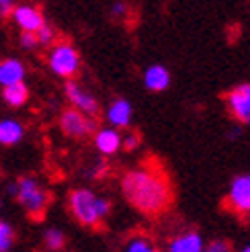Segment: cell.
Returning <instances> with one entry per match:
<instances>
[{"instance_id": "cell-21", "label": "cell", "mask_w": 250, "mask_h": 252, "mask_svg": "<svg viewBox=\"0 0 250 252\" xmlns=\"http://www.w3.org/2000/svg\"><path fill=\"white\" fill-rule=\"evenodd\" d=\"M205 252H232V244L228 240H214L207 244Z\"/></svg>"}, {"instance_id": "cell-11", "label": "cell", "mask_w": 250, "mask_h": 252, "mask_svg": "<svg viewBox=\"0 0 250 252\" xmlns=\"http://www.w3.org/2000/svg\"><path fill=\"white\" fill-rule=\"evenodd\" d=\"M144 82L150 91H166L168 84H170V72L164 68V66H150L146 70V76H144Z\"/></svg>"}, {"instance_id": "cell-14", "label": "cell", "mask_w": 250, "mask_h": 252, "mask_svg": "<svg viewBox=\"0 0 250 252\" xmlns=\"http://www.w3.org/2000/svg\"><path fill=\"white\" fill-rule=\"evenodd\" d=\"M107 117H109V121L113 125H117V127H127L129 119H131V107H129V103H127V100H123V98H117L115 103L109 107Z\"/></svg>"}, {"instance_id": "cell-12", "label": "cell", "mask_w": 250, "mask_h": 252, "mask_svg": "<svg viewBox=\"0 0 250 252\" xmlns=\"http://www.w3.org/2000/svg\"><path fill=\"white\" fill-rule=\"evenodd\" d=\"M168 252H203V240H201V236L195 232L183 234L170 242Z\"/></svg>"}, {"instance_id": "cell-15", "label": "cell", "mask_w": 250, "mask_h": 252, "mask_svg": "<svg viewBox=\"0 0 250 252\" xmlns=\"http://www.w3.org/2000/svg\"><path fill=\"white\" fill-rule=\"evenodd\" d=\"M23 140V125L6 119V121H0V144L2 146H15Z\"/></svg>"}, {"instance_id": "cell-6", "label": "cell", "mask_w": 250, "mask_h": 252, "mask_svg": "<svg viewBox=\"0 0 250 252\" xmlns=\"http://www.w3.org/2000/svg\"><path fill=\"white\" fill-rule=\"evenodd\" d=\"M226 203L238 216H250V174H240L232 181Z\"/></svg>"}, {"instance_id": "cell-2", "label": "cell", "mask_w": 250, "mask_h": 252, "mask_svg": "<svg viewBox=\"0 0 250 252\" xmlns=\"http://www.w3.org/2000/svg\"><path fill=\"white\" fill-rule=\"evenodd\" d=\"M72 216L86 228H101L103 220L109 216L111 203L103 197H96L89 189H74L68 197Z\"/></svg>"}, {"instance_id": "cell-10", "label": "cell", "mask_w": 250, "mask_h": 252, "mask_svg": "<svg viewBox=\"0 0 250 252\" xmlns=\"http://www.w3.org/2000/svg\"><path fill=\"white\" fill-rule=\"evenodd\" d=\"M23 76H25V66L21 64L19 60H2L0 62V84L2 86H15V84H21L23 82Z\"/></svg>"}, {"instance_id": "cell-1", "label": "cell", "mask_w": 250, "mask_h": 252, "mask_svg": "<svg viewBox=\"0 0 250 252\" xmlns=\"http://www.w3.org/2000/svg\"><path fill=\"white\" fill-rule=\"evenodd\" d=\"M121 191L127 203L144 216H160L168 211L174 199L168 174L150 164L125 172L121 179Z\"/></svg>"}, {"instance_id": "cell-22", "label": "cell", "mask_w": 250, "mask_h": 252, "mask_svg": "<svg viewBox=\"0 0 250 252\" xmlns=\"http://www.w3.org/2000/svg\"><path fill=\"white\" fill-rule=\"evenodd\" d=\"M21 45L25 49H33L39 45V41H37V35L35 33H21Z\"/></svg>"}, {"instance_id": "cell-18", "label": "cell", "mask_w": 250, "mask_h": 252, "mask_svg": "<svg viewBox=\"0 0 250 252\" xmlns=\"http://www.w3.org/2000/svg\"><path fill=\"white\" fill-rule=\"evenodd\" d=\"M12 240H15V230L10 228V223L0 221V252H8Z\"/></svg>"}, {"instance_id": "cell-7", "label": "cell", "mask_w": 250, "mask_h": 252, "mask_svg": "<svg viewBox=\"0 0 250 252\" xmlns=\"http://www.w3.org/2000/svg\"><path fill=\"white\" fill-rule=\"evenodd\" d=\"M226 107L236 121L250 123V84H240L232 88L226 94Z\"/></svg>"}, {"instance_id": "cell-25", "label": "cell", "mask_w": 250, "mask_h": 252, "mask_svg": "<svg viewBox=\"0 0 250 252\" xmlns=\"http://www.w3.org/2000/svg\"><path fill=\"white\" fill-rule=\"evenodd\" d=\"M242 252H250V246H246V248H244V250H242Z\"/></svg>"}, {"instance_id": "cell-3", "label": "cell", "mask_w": 250, "mask_h": 252, "mask_svg": "<svg viewBox=\"0 0 250 252\" xmlns=\"http://www.w3.org/2000/svg\"><path fill=\"white\" fill-rule=\"evenodd\" d=\"M8 191L25 209H27V213L33 220L41 221L45 218V211L49 205V193L33 179V176H21L17 183H12L8 187Z\"/></svg>"}, {"instance_id": "cell-24", "label": "cell", "mask_w": 250, "mask_h": 252, "mask_svg": "<svg viewBox=\"0 0 250 252\" xmlns=\"http://www.w3.org/2000/svg\"><path fill=\"white\" fill-rule=\"evenodd\" d=\"M137 144H140V140H137V135H135V133L125 135V140H121V146H123L125 150H133Z\"/></svg>"}, {"instance_id": "cell-4", "label": "cell", "mask_w": 250, "mask_h": 252, "mask_svg": "<svg viewBox=\"0 0 250 252\" xmlns=\"http://www.w3.org/2000/svg\"><path fill=\"white\" fill-rule=\"evenodd\" d=\"M49 68L62 78H72L80 68V56L68 41H56L49 49Z\"/></svg>"}, {"instance_id": "cell-9", "label": "cell", "mask_w": 250, "mask_h": 252, "mask_svg": "<svg viewBox=\"0 0 250 252\" xmlns=\"http://www.w3.org/2000/svg\"><path fill=\"white\" fill-rule=\"evenodd\" d=\"M10 19L23 33H37L45 25L43 12L37 6H15Z\"/></svg>"}, {"instance_id": "cell-5", "label": "cell", "mask_w": 250, "mask_h": 252, "mask_svg": "<svg viewBox=\"0 0 250 252\" xmlns=\"http://www.w3.org/2000/svg\"><path fill=\"white\" fill-rule=\"evenodd\" d=\"M60 127L70 137H89L96 131V121L76 109H66L60 117Z\"/></svg>"}, {"instance_id": "cell-17", "label": "cell", "mask_w": 250, "mask_h": 252, "mask_svg": "<svg viewBox=\"0 0 250 252\" xmlns=\"http://www.w3.org/2000/svg\"><path fill=\"white\" fill-rule=\"evenodd\" d=\"M45 246L52 250V252H58L66 246V238L60 230H47L45 232Z\"/></svg>"}, {"instance_id": "cell-19", "label": "cell", "mask_w": 250, "mask_h": 252, "mask_svg": "<svg viewBox=\"0 0 250 252\" xmlns=\"http://www.w3.org/2000/svg\"><path fill=\"white\" fill-rule=\"evenodd\" d=\"M125 252H158V248L154 244H150L148 240H144V238H135V240L127 244Z\"/></svg>"}, {"instance_id": "cell-16", "label": "cell", "mask_w": 250, "mask_h": 252, "mask_svg": "<svg viewBox=\"0 0 250 252\" xmlns=\"http://www.w3.org/2000/svg\"><path fill=\"white\" fill-rule=\"evenodd\" d=\"M4 100L10 105V107H21L27 103V98H29V88L25 86L23 82L21 84H15V86H8L4 88Z\"/></svg>"}, {"instance_id": "cell-13", "label": "cell", "mask_w": 250, "mask_h": 252, "mask_svg": "<svg viewBox=\"0 0 250 252\" xmlns=\"http://www.w3.org/2000/svg\"><path fill=\"white\" fill-rule=\"evenodd\" d=\"M121 140L123 137L115 129H101L94 135V144L98 148V152H103V154H115L121 148Z\"/></svg>"}, {"instance_id": "cell-8", "label": "cell", "mask_w": 250, "mask_h": 252, "mask_svg": "<svg viewBox=\"0 0 250 252\" xmlns=\"http://www.w3.org/2000/svg\"><path fill=\"white\" fill-rule=\"evenodd\" d=\"M66 96L70 103L76 107V111L84 113L86 117H96L98 115V103H96V98L93 94H89L84 91V88H80L76 82H72L68 80L66 82Z\"/></svg>"}, {"instance_id": "cell-20", "label": "cell", "mask_w": 250, "mask_h": 252, "mask_svg": "<svg viewBox=\"0 0 250 252\" xmlns=\"http://www.w3.org/2000/svg\"><path fill=\"white\" fill-rule=\"evenodd\" d=\"M37 35V41L43 43V45H54L58 39H56V29L49 27V25H43V27L35 33Z\"/></svg>"}, {"instance_id": "cell-23", "label": "cell", "mask_w": 250, "mask_h": 252, "mask_svg": "<svg viewBox=\"0 0 250 252\" xmlns=\"http://www.w3.org/2000/svg\"><path fill=\"white\" fill-rule=\"evenodd\" d=\"M12 10H15V4H12L10 0H0V17L8 19L12 15Z\"/></svg>"}]
</instances>
